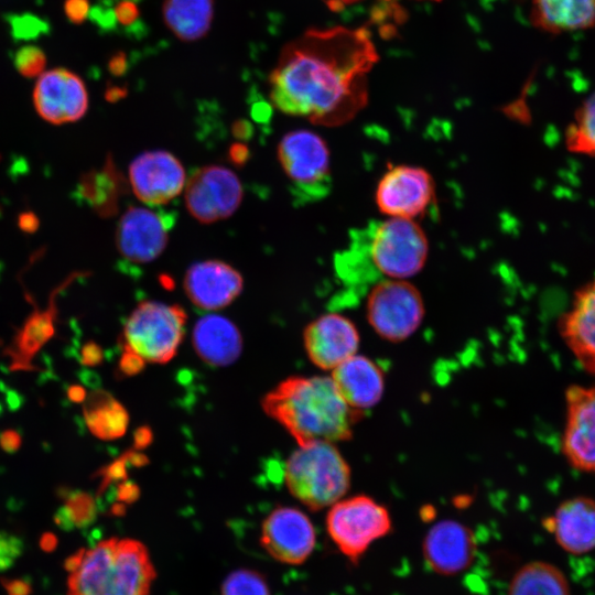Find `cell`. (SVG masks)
<instances>
[{
	"instance_id": "20",
	"label": "cell",
	"mask_w": 595,
	"mask_h": 595,
	"mask_svg": "<svg viewBox=\"0 0 595 595\" xmlns=\"http://www.w3.org/2000/svg\"><path fill=\"white\" fill-rule=\"evenodd\" d=\"M559 332L582 368L595 377V277L574 292Z\"/></svg>"
},
{
	"instance_id": "13",
	"label": "cell",
	"mask_w": 595,
	"mask_h": 595,
	"mask_svg": "<svg viewBox=\"0 0 595 595\" xmlns=\"http://www.w3.org/2000/svg\"><path fill=\"white\" fill-rule=\"evenodd\" d=\"M561 443L573 468L595 473V386L572 385L565 390Z\"/></svg>"
},
{
	"instance_id": "35",
	"label": "cell",
	"mask_w": 595,
	"mask_h": 595,
	"mask_svg": "<svg viewBox=\"0 0 595 595\" xmlns=\"http://www.w3.org/2000/svg\"><path fill=\"white\" fill-rule=\"evenodd\" d=\"M112 18L122 26H131L139 18V10L133 0H121L116 4Z\"/></svg>"
},
{
	"instance_id": "40",
	"label": "cell",
	"mask_w": 595,
	"mask_h": 595,
	"mask_svg": "<svg viewBox=\"0 0 595 595\" xmlns=\"http://www.w3.org/2000/svg\"><path fill=\"white\" fill-rule=\"evenodd\" d=\"M8 595H29L31 587L28 582L21 580H3Z\"/></svg>"
},
{
	"instance_id": "25",
	"label": "cell",
	"mask_w": 595,
	"mask_h": 595,
	"mask_svg": "<svg viewBox=\"0 0 595 595\" xmlns=\"http://www.w3.org/2000/svg\"><path fill=\"white\" fill-rule=\"evenodd\" d=\"M55 313L56 307L52 301L46 310H36L26 318L7 353L11 360L10 369L32 368L34 355L54 334Z\"/></svg>"
},
{
	"instance_id": "27",
	"label": "cell",
	"mask_w": 595,
	"mask_h": 595,
	"mask_svg": "<svg viewBox=\"0 0 595 595\" xmlns=\"http://www.w3.org/2000/svg\"><path fill=\"white\" fill-rule=\"evenodd\" d=\"M84 416L89 431L101 440L120 437L128 425L125 408L102 390L94 391L86 399Z\"/></svg>"
},
{
	"instance_id": "21",
	"label": "cell",
	"mask_w": 595,
	"mask_h": 595,
	"mask_svg": "<svg viewBox=\"0 0 595 595\" xmlns=\"http://www.w3.org/2000/svg\"><path fill=\"white\" fill-rule=\"evenodd\" d=\"M543 523L570 553L582 554L595 549V499L591 497L564 500Z\"/></svg>"
},
{
	"instance_id": "2",
	"label": "cell",
	"mask_w": 595,
	"mask_h": 595,
	"mask_svg": "<svg viewBox=\"0 0 595 595\" xmlns=\"http://www.w3.org/2000/svg\"><path fill=\"white\" fill-rule=\"evenodd\" d=\"M268 415L281 423L299 445L347 441L363 412L351 409L331 377H291L262 401Z\"/></svg>"
},
{
	"instance_id": "31",
	"label": "cell",
	"mask_w": 595,
	"mask_h": 595,
	"mask_svg": "<svg viewBox=\"0 0 595 595\" xmlns=\"http://www.w3.org/2000/svg\"><path fill=\"white\" fill-rule=\"evenodd\" d=\"M64 506L54 517L55 523L65 530L85 528L96 518L97 507L93 497L80 490L63 494Z\"/></svg>"
},
{
	"instance_id": "42",
	"label": "cell",
	"mask_w": 595,
	"mask_h": 595,
	"mask_svg": "<svg viewBox=\"0 0 595 595\" xmlns=\"http://www.w3.org/2000/svg\"><path fill=\"white\" fill-rule=\"evenodd\" d=\"M67 398L74 403L83 402L86 399V391L78 385H73L67 389Z\"/></svg>"
},
{
	"instance_id": "16",
	"label": "cell",
	"mask_w": 595,
	"mask_h": 595,
	"mask_svg": "<svg viewBox=\"0 0 595 595\" xmlns=\"http://www.w3.org/2000/svg\"><path fill=\"white\" fill-rule=\"evenodd\" d=\"M129 180L134 195L152 207L171 202L186 183L182 163L172 153L162 150L137 156L130 164Z\"/></svg>"
},
{
	"instance_id": "39",
	"label": "cell",
	"mask_w": 595,
	"mask_h": 595,
	"mask_svg": "<svg viewBox=\"0 0 595 595\" xmlns=\"http://www.w3.org/2000/svg\"><path fill=\"white\" fill-rule=\"evenodd\" d=\"M21 435L14 430H6L0 433V447L7 453H14L21 446Z\"/></svg>"
},
{
	"instance_id": "1",
	"label": "cell",
	"mask_w": 595,
	"mask_h": 595,
	"mask_svg": "<svg viewBox=\"0 0 595 595\" xmlns=\"http://www.w3.org/2000/svg\"><path fill=\"white\" fill-rule=\"evenodd\" d=\"M378 55L369 32L343 26L311 29L286 44L269 76L280 111L335 125L366 101V76Z\"/></svg>"
},
{
	"instance_id": "29",
	"label": "cell",
	"mask_w": 595,
	"mask_h": 595,
	"mask_svg": "<svg viewBox=\"0 0 595 595\" xmlns=\"http://www.w3.org/2000/svg\"><path fill=\"white\" fill-rule=\"evenodd\" d=\"M565 145L573 153L595 158V93L576 110L565 132Z\"/></svg>"
},
{
	"instance_id": "15",
	"label": "cell",
	"mask_w": 595,
	"mask_h": 595,
	"mask_svg": "<svg viewBox=\"0 0 595 595\" xmlns=\"http://www.w3.org/2000/svg\"><path fill=\"white\" fill-rule=\"evenodd\" d=\"M260 541L273 559L295 565L311 555L316 534L305 513L292 507H280L264 519Z\"/></svg>"
},
{
	"instance_id": "34",
	"label": "cell",
	"mask_w": 595,
	"mask_h": 595,
	"mask_svg": "<svg viewBox=\"0 0 595 595\" xmlns=\"http://www.w3.org/2000/svg\"><path fill=\"white\" fill-rule=\"evenodd\" d=\"M21 548L22 544L18 538L0 531V570L13 563Z\"/></svg>"
},
{
	"instance_id": "26",
	"label": "cell",
	"mask_w": 595,
	"mask_h": 595,
	"mask_svg": "<svg viewBox=\"0 0 595 595\" xmlns=\"http://www.w3.org/2000/svg\"><path fill=\"white\" fill-rule=\"evenodd\" d=\"M213 0H165L163 18L167 28L182 41H196L209 30Z\"/></svg>"
},
{
	"instance_id": "5",
	"label": "cell",
	"mask_w": 595,
	"mask_h": 595,
	"mask_svg": "<svg viewBox=\"0 0 595 595\" xmlns=\"http://www.w3.org/2000/svg\"><path fill=\"white\" fill-rule=\"evenodd\" d=\"M284 479L290 493L311 510L340 500L350 486V468L332 442L315 441L289 457Z\"/></svg>"
},
{
	"instance_id": "3",
	"label": "cell",
	"mask_w": 595,
	"mask_h": 595,
	"mask_svg": "<svg viewBox=\"0 0 595 595\" xmlns=\"http://www.w3.org/2000/svg\"><path fill=\"white\" fill-rule=\"evenodd\" d=\"M68 595H149L155 569L138 540L110 538L65 562Z\"/></svg>"
},
{
	"instance_id": "4",
	"label": "cell",
	"mask_w": 595,
	"mask_h": 595,
	"mask_svg": "<svg viewBox=\"0 0 595 595\" xmlns=\"http://www.w3.org/2000/svg\"><path fill=\"white\" fill-rule=\"evenodd\" d=\"M354 251L361 252L365 266L381 279L408 280L424 267L429 241L412 219L387 217L374 223L356 238Z\"/></svg>"
},
{
	"instance_id": "12",
	"label": "cell",
	"mask_w": 595,
	"mask_h": 595,
	"mask_svg": "<svg viewBox=\"0 0 595 595\" xmlns=\"http://www.w3.org/2000/svg\"><path fill=\"white\" fill-rule=\"evenodd\" d=\"M175 215L164 209L129 207L121 216L116 231L120 256L133 264L153 261L165 249Z\"/></svg>"
},
{
	"instance_id": "10",
	"label": "cell",
	"mask_w": 595,
	"mask_h": 595,
	"mask_svg": "<svg viewBox=\"0 0 595 595\" xmlns=\"http://www.w3.org/2000/svg\"><path fill=\"white\" fill-rule=\"evenodd\" d=\"M434 197L431 174L423 167L408 164L390 166L375 192L376 205L383 215L412 220L429 210Z\"/></svg>"
},
{
	"instance_id": "37",
	"label": "cell",
	"mask_w": 595,
	"mask_h": 595,
	"mask_svg": "<svg viewBox=\"0 0 595 595\" xmlns=\"http://www.w3.org/2000/svg\"><path fill=\"white\" fill-rule=\"evenodd\" d=\"M102 360V350L94 342L86 343L79 353V361L83 365L96 366Z\"/></svg>"
},
{
	"instance_id": "6",
	"label": "cell",
	"mask_w": 595,
	"mask_h": 595,
	"mask_svg": "<svg viewBox=\"0 0 595 595\" xmlns=\"http://www.w3.org/2000/svg\"><path fill=\"white\" fill-rule=\"evenodd\" d=\"M186 313L177 304L143 301L125 322L123 351L144 363L163 364L171 360L185 334Z\"/></svg>"
},
{
	"instance_id": "14",
	"label": "cell",
	"mask_w": 595,
	"mask_h": 595,
	"mask_svg": "<svg viewBox=\"0 0 595 595\" xmlns=\"http://www.w3.org/2000/svg\"><path fill=\"white\" fill-rule=\"evenodd\" d=\"M36 112L53 125L75 122L88 109V94L82 78L65 68L42 73L33 90Z\"/></svg>"
},
{
	"instance_id": "22",
	"label": "cell",
	"mask_w": 595,
	"mask_h": 595,
	"mask_svg": "<svg viewBox=\"0 0 595 595\" xmlns=\"http://www.w3.org/2000/svg\"><path fill=\"white\" fill-rule=\"evenodd\" d=\"M331 378L344 401L360 412L375 407L383 394V372L366 356L349 357L333 369Z\"/></svg>"
},
{
	"instance_id": "9",
	"label": "cell",
	"mask_w": 595,
	"mask_h": 595,
	"mask_svg": "<svg viewBox=\"0 0 595 595\" xmlns=\"http://www.w3.org/2000/svg\"><path fill=\"white\" fill-rule=\"evenodd\" d=\"M366 317L381 338L399 343L421 325L424 302L420 291L408 280L381 279L368 294Z\"/></svg>"
},
{
	"instance_id": "41",
	"label": "cell",
	"mask_w": 595,
	"mask_h": 595,
	"mask_svg": "<svg viewBox=\"0 0 595 595\" xmlns=\"http://www.w3.org/2000/svg\"><path fill=\"white\" fill-rule=\"evenodd\" d=\"M126 57L123 53H118L109 62L110 72L115 75H122L126 71Z\"/></svg>"
},
{
	"instance_id": "23",
	"label": "cell",
	"mask_w": 595,
	"mask_h": 595,
	"mask_svg": "<svg viewBox=\"0 0 595 595\" xmlns=\"http://www.w3.org/2000/svg\"><path fill=\"white\" fill-rule=\"evenodd\" d=\"M193 345L205 363L213 366H227L240 355L242 339L231 321L210 314L196 322L193 329Z\"/></svg>"
},
{
	"instance_id": "24",
	"label": "cell",
	"mask_w": 595,
	"mask_h": 595,
	"mask_svg": "<svg viewBox=\"0 0 595 595\" xmlns=\"http://www.w3.org/2000/svg\"><path fill=\"white\" fill-rule=\"evenodd\" d=\"M531 20L551 33L586 29L595 24V0H532Z\"/></svg>"
},
{
	"instance_id": "8",
	"label": "cell",
	"mask_w": 595,
	"mask_h": 595,
	"mask_svg": "<svg viewBox=\"0 0 595 595\" xmlns=\"http://www.w3.org/2000/svg\"><path fill=\"white\" fill-rule=\"evenodd\" d=\"M327 532L338 550L357 564L369 547L392 529L388 509L366 495L333 504L326 516Z\"/></svg>"
},
{
	"instance_id": "32",
	"label": "cell",
	"mask_w": 595,
	"mask_h": 595,
	"mask_svg": "<svg viewBox=\"0 0 595 595\" xmlns=\"http://www.w3.org/2000/svg\"><path fill=\"white\" fill-rule=\"evenodd\" d=\"M220 595H270V589L260 573L240 569L224 580Z\"/></svg>"
},
{
	"instance_id": "30",
	"label": "cell",
	"mask_w": 595,
	"mask_h": 595,
	"mask_svg": "<svg viewBox=\"0 0 595 595\" xmlns=\"http://www.w3.org/2000/svg\"><path fill=\"white\" fill-rule=\"evenodd\" d=\"M119 178L112 165L107 164L102 171L87 175L83 186L88 202L106 215L115 210L119 194Z\"/></svg>"
},
{
	"instance_id": "11",
	"label": "cell",
	"mask_w": 595,
	"mask_h": 595,
	"mask_svg": "<svg viewBox=\"0 0 595 595\" xmlns=\"http://www.w3.org/2000/svg\"><path fill=\"white\" fill-rule=\"evenodd\" d=\"M242 199V186L237 175L219 165L195 170L185 183V203L190 214L201 223L210 224L231 216Z\"/></svg>"
},
{
	"instance_id": "18",
	"label": "cell",
	"mask_w": 595,
	"mask_h": 595,
	"mask_svg": "<svg viewBox=\"0 0 595 595\" xmlns=\"http://www.w3.org/2000/svg\"><path fill=\"white\" fill-rule=\"evenodd\" d=\"M422 551L424 561L432 571L445 576L456 575L474 561L475 537L462 522L441 520L426 532Z\"/></svg>"
},
{
	"instance_id": "19",
	"label": "cell",
	"mask_w": 595,
	"mask_h": 595,
	"mask_svg": "<svg viewBox=\"0 0 595 595\" xmlns=\"http://www.w3.org/2000/svg\"><path fill=\"white\" fill-rule=\"evenodd\" d=\"M242 277L220 260H205L191 266L184 278V290L198 309L215 311L229 305L242 290Z\"/></svg>"
},
{
	"instance_id": "28",
	"label": "cell",
	"mask_w": 595,
	"mask_h": 595,
	"mask_svg": "<svg viewBox=\"0 0 595 595\" xmlns=\"http://www.w3.org/2000/svg\"><path fill=\"white\" fill-rule=\"evenodd\" d=\"M508 595H570L564 574L554 565L541 561L521 566L512 576Z\"/></svg>"
},
{
	"instance_id": "43",
	"label": "cell",
	"mask_w": 595,
	"mask_h": 595,
	"mask_svg": "<svg viewBox=\"0 0 595 595\" xmlns=\"http://www.w3.org/2000/svg\"><path fill=\"white\" fill-rule=\"evenodd\" d=\"M137 494L130 485H121L118 488L117 496L121 501H131Z\"/></svg>"
},
{
	"instance_id": "33",
	"label": "cell",
	"mask_w": 595,
	"mask_h": 595,
	"mask_svg": "<svg viewBox=\"0 0 595 595\" xmlns=\"http://www.w3.org/2000/svg\"><path fill=\"white\" fill-rule=\"evenodd\" d=\"M14 64L18 72L28 78L40 76L45 67L44 52L34 45L22 46L15 53Z\"/></svg>"
},
{
	"instance_id": "7",
	"label": "cell",
	"mask_w": 595,
	"mask_h": 595,
	"mask_svg": "<svg viewBox=\"0 0 595 595\" xmlns=\"http://www.w3.org/2000/svg\"><path fill=\"white\" fill-rule=\"evenodd\" d=\"M278 159L289 180L294 203L317 202L329 193V150L315 132L300 129L284 134L278 145Z\"/></svg>"
},
{
	"instance_id": "17",
	"label": "cell",
	"mask_w": 595,
	"mask_h": 595,
	"mask_svg": "<svg viewBox=\"0 0 595 595\" xmlns=\"http://www.w3.org/2000/svg\"><path fill=\"white\" fill-rule=\"evenodd\" d=\"M303 339L311 361L325 370H333L357 354L360 343L356 325L337 313L324 314L312 321Z\"/></svg>"
},
{
	"instance_id": "36",
	"label": "cell",
	"mask_w": 595,
	"mask_h": 595,
	"mask_svg": "<svg viewBox=\"0 0 595 595\" xmlns=\"http://www.w3.org/2000/svg\"><path fill=\"white\" fill-rule=\"evenodd\" d=\"M64 11L71 22L74 24H80L88 18L89 1L66 0L64 3Z\"/></svg>"
},
{
	"instance_id": "38",
	"label": "cell",
	"mask_w": 595,
	"mask_h": 595,
	"mask_svg": "<svg viewBox=\"0 0 595 595\" xmlns=\"http://www.w3.org/2000/svg\"><path fill=\"white\" fill-rule=\"evenodd\" d=\"M144 361L137 355L123 351L119 367L125 375L131 376L141 370Z\"/></svg>"
},
{
	"instance_id": "45",
	"label": "cell",
	"mask_w": 595,
	"mask_h": 595,
	"mask_svg": "<svg viewBox=\"0 0 595 595\" xmlns=\"http://www.w3.org/2000/svg\"><path fill=\"white\" fill-rule=\"evenodd\" d=\"M342 3H353L359 0H339Z\"/></svg>"
},
{
	"instance_id": "44",
	"label": "cell",
	"mask_w": 595,
	"mask_h": 595,
	"mask_svg": "<svg viewBox=\"0 0 595 595\" xmlns=\"http://www.w3.org/2000/svg\"><path fill=\"white\" fill-rule=\"evenodd\" d=\"M56 543L57 539L52 533H45L41 539V547L46 551L53 550Z\"/></svg>"
}]
</instances>
